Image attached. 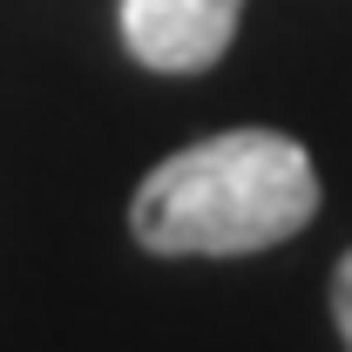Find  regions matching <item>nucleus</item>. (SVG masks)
<instances>
[{
    "instance_id": "nucleus-2",
    "label": "nucleus",
    "mask_w": 352,
    "mask_h": 352,
    "mask_svg": "<svg viewBox=\"0 0 352 352\" xmlns=\"http://www.w3.org/2000/svg\"><path fill=\"white\" fill-rule=\"evenodd\" d=\"M244 0H122V47L156 75H204L237 41Z\"/></svg>"
},
{
    "instance_id": "nucleus-1",
    "label": "nucleus",
    "mask_w": 352,
    "mask_h": 352,
    "mask_svg": "<svg viewBox=\"0 0 352 352\" xmlns=\"http://www.w3.org/2000/svg\"><path fill=\"white\" fill-rule=\"evenodd\" d=\"M318 217V170L278 129H223L142 176L129 230L156 258H244Z\"/></svg>"
},
{
    "instance_id": "nucleus-3",
    "label": "nucleus",
    "mask_w": 352,
    "mask_h": 352,
    "mask_svg": "<svg viewBox=\"0 0 352 352\" xmlns=\"http://www.w3.org/2000/svg\"><path fill=\"white\" fill-rule=\"evenodd\" d=\"M332 318H339V339L352 352V251L332 264Z\"/></svg>"
}]
</instances>
